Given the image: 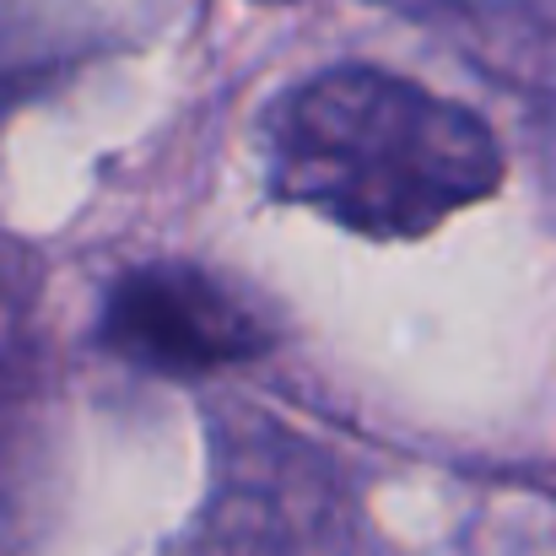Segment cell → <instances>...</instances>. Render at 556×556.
<instances>
[{
	"instance_id": "obj_2",
	"label": "cell",
	"mask_w": 556,
	"mask_h": 556,
	"mask_svg": "<svg viewBox=\"0 0 556 556\" xmlns=\"http://www.w3.org/2000/svg\"><path fill=\"white\" fill-rule=\"evenodd\" d=\"M357 492L325 448L270 416L216 410L189 556H357Z\"/></svg>"
},
{
	"instance_id": "obj_3",
	"label": "cell",
	"mask_w": 556,
	"mask_h": 556,
	"mask_svg": "<svg viewBox=\"0 0 556 556\" xmlns=\"http://www.w3.org/2000/svg\"><path fill=\"white\" fill-rule=\"evenodd\" d=\"M98 330L119 363L163 378L238 368L276 346V325L260 303L185 260L130 270L109 292Z\"/></svg>"
},
{
	"instance_id": "obj_4",
	"label": "cell",
	"mask_w": 556,
	"mask_h": 556,
	"mask_svg": "<svg viewBox=\"0 0 556 556\" xmlns=\"http://www.w3.org/2000/svg\"><path fill=\"white\" fill-rule=\"evenodd\" d=\"M27 308H33V260L16 243H0V394L16 372V352L27 336Z\"/></svg>"
},
{
	"instance_id": "obj_1",
	"label": "cell",
	"mask_w": 556,
	"mask_h": 556,
	"mask_svg": "<svg viewBox=\"0 0 556 556\" xmlns=\"http://www.w3.org/2000/svg\"><path fill=\"white\" fill-rule=\"evenodd\" d=\"M265 185L378 243L427 238L465 205L497 194V136L410 76L336 65L265 109Z\"/></svg>"
}]
</instances>
